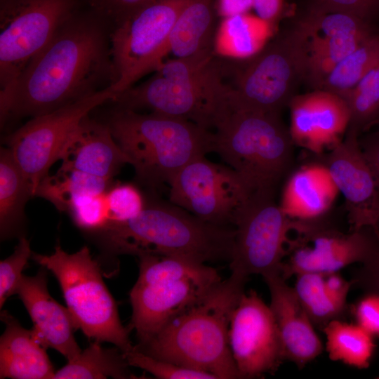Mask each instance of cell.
Instances as JSON below:
<instances>
[{"mask_svg":"<svg viewBox=\"0 0 379 379\" xmlns=\"http://www.w3.org/2000/svg\"><path fill=\"white\" fill-rule=\"evenodd\" d=\"M109 23L91 8L69 19L0 99L1 128L11 119L43 115L111 86Z\"/></svg>","mask_w":379,"mask_h":379,"instance_id":"obj_1","label":"cell"},{"mask_svg":"<svg viewBox=\"0 0 379 379\" xmlns=\"http://www.w3.org/2000/svg\"><path fill=\"white\" fill-rule=\"evenodd\" d=\"M212 128L213 151L237 173L249 195L275 194L292 172L295 144L279 114L237 105L226 86L216 103Z\"/></svg>","mask_w":379,"mask_h":379,"instance_id":"obj_2","label":"cell"},{"mask_svg":"<svg viewBox=\"0 0 379 379\" xmlns=\"http://www.w3.org/2000/svg\"><path fill=\"white\" fill-rule=\"evenodd\" d=\"M93 234L113 254L148 253L206 264L230 261L235 231L203 221L171 202L147 200L135 218L109 222Z\"/></svg>","mask_w":379,"mask_h":379,"instance_id":"obj_3","label":"cell"},{"mask_svg":"<svg viewBox=\"0 0 379 379\" xmlns=\"http://www.w3.org/2000/svg\"><path fill=\"white\" fill-rule=\"evenodd\" d=\"M245 284L230 277L196 305L135 348L154 358L210 373L216 379L241 378L232 355L230 314Z\"/></svg>","mask_w":379,"mask_h":379,"instance_id":"obj_4","label":"cell"},{"mask_svg":"<svg viewBox=\"0 0 379 379\" xmlns=\"http://www.w3.org/2000/svg\"><path fill=\"white\" fill-rule=\"evenodd\" d=\"M136 179L156 190L187 164L213 151V134L192 121L114 107L106 122Z\"/></svg>","mask_w":379,"mask_h":379,"instance_id":"obj_5","label":"cell"},{"mask_svg":"<svg viewBox=\"0 0 379 379\" xmlns=\"http://www.w3.org/2000/svg\"><path fill=\"white\" fill-rule=\"evenodd\" d=\"M223 81L237 105L279 114L304 84L306 37L295 17L261 48L244 58L220 54Z\"/></svg>","mask_w":379,"mask_h":379,"instance_id":"obj_6","label":"cell"},{"mask_svg":"<svg viewBox=\"0 0 379 379\" xmlns=\"http://www.w3.org/2000/svg\"><path fill=\"white\" fill-rule=\"evenodd\" d=\"M218 56L200 55L164 60L156 73L117 95V107L151 112L212 127L218 95L223 86Z\"/></svg>","mask_w":379,"mask_h":379,"instance_id":"obj_7","label":"cell"},{"mask_svg":"<svg viewBox=\"0 0 379 379\" xmlns=\"http://www.w3.org/2000/svg\"><path fill=\"white\" fill-rule=\"evenodd\" d=\"M32 259L56 277L77 329L94 341L112 343L124 353L134 347L131 330L121 322L117 302L88 246L68 253L58 244L52 254L33 253Z\"/></svg>","mask_w":379,"mask_h":379,"instance_id":"obj_8","label":"cell"},{"mask_svg":"<svg viewBox=\"0 0 379 379\" xmlns=\"http://www.w3.org/2000/svg\"><path fill=\"white\" fill-rule=\"evenodd\" d=\"M274 197L272 193H253L237 211L229 261L232 279L246 284L253 274L262 278L281 274L284 259L298 235L291 238V233L305 234L319 223L288 217Z\"/></svg>","mask_w":379,"mask_h":379,"instance_id":"obj_9","label":"cell"},{"mask_svg":"<svg viewBox=\"0 0 379 379\" xmlns=\"http://www.w3.org/2000/svg\"><path fill=\"white\" fill-rule=\"evenodd\" d=\"M81 0H0V99Z\"/></svg>","mask_w":379,"mask_h":379,"instance_id":"obj_10","label":"cell"},{"mask_svg":"<svg viewBox=\"0 0 379 379\" xmlns=\"http://www.w3.org/2000/svg\"><path fill=\"white\" fill-rule=\"evenodd\" d=\"M188 1L155 0L112 27L111 87L117 95L164 60L171 32Z\"/></svg>","mask_w":379,"mask_h":379,"instance_id":"obj_11","label":"cell"},{"mask_svg":"<svg viewBox=\"0 0 379 379\" xmlns=\"http://www.w3.org/2000/svg\"><path fill=\"white\" fill-rule=\"evenodd\" d=\"M117 94L111 86L47 114L31 118L4 139L30 184L33 194L48 175L72 133L80 121Z\"/></svg>","mask_w":379,"mask_h":379,"instance_id":"obj_12","label":"cell"},{"mask_svg":"<svg viewBox=\"0 0 379 379\" xmlns=\"http://www.w3.org/2000/svg\"><path fill=\"white\" fill-rule=\"evenodd\" d=\"M170 202L206 222L229 226L249 196L230 167L199 157L183 166L168 184Z\"/></svg>","mask_w":379,"mask_h":379,"instance_id":"obj_13","label":"cell"},{"mask_svg":"<svg viewBox=\"0 0 379 379\" xmlns=\"http://www.w3.org/2000/svg\"><path fill=\"white\" fill-rule=\"evenodd\" d=\"M228 339L241 378L274 374L286 360L273 313L254 290L244 291L232 310Z\"/></svg>","mask_w":379,"mask_h":379,"instance_id":"obj_14","label":"cell"},{"mask_svg":"<svg viewBox=\"0 0 379 379\" xmlns=\"http://www.w3.org/2000/svg\"><path fill=\"white\" fill-rule=\"evenodd\" d=\"M306 37L304 84L320 89L333 69L379 29L343 13L305 10L295 17Z\"/></svg>","mask_w":379,"mask_h":379,"instance_id":"obj_15","label":"cell"},{"mask_svg":"<svg viewBox=\"0 0 379 379\" xmlns=\"http://www.w3.org/2000/svg\"><path fill=\"white\" fill-rule=\"evenodd\" d=\"M379 250V237L370 227L345 234L324 222L296 237L281 277L287 280L305 272H333L355 262H369Z\"/></svg>","mask_w":379,"mask_h":379,"instance_id":"obj_16","label":"cell"},{"mask_svg":"<svg viewBox=\"0 0 379 379\" xmlns=\"http://www.w3.org/2000/svg\"><path fill=\"white\" fill-rule=\"evenodd\" d=\"M347 129L344 138L319 156L345 198L350 230L371 228L379 237V190L359 143Z\"/></svg>","mask_w":379,"mask_h":379,"instance_id":"obj_17","label":"cell"},{"mask_svg":"<svg viewBox=\"0 0 379 379\" xmlns=\"http://www.w3.org/2000/svg\"><path fill=\"white\" fill-rule=\"evenodd\" d=\"M217 285L206 286L190 279H164L139 273L129 293L132 315L128 325L135 331L138 344L149 340Z\"/></svg>","mask_w":379,"mask_h":379,"instance_id":"obj_18","label":"cell"},{"mask_svg":"<svg viewBox=\"0 0 379 379\" xmlns=\"http://www.w3.org/2000/svg\"><path fill=\"white\" fill-rule=\"evenodd\" d=\"M289 131L295 145L317 155L344 138L350 121L345 100L335 93L312 90L291 100Z\"/></svg>","mask_w":379,"mask_h":379,"instance_id":"obj_19","label":"cell"},{"mask_svg":"<svg viewBox=\"0 0 379 379\" xmlns=\"http://www.w3.org/2000/svg\"><path fill=\"white\" fill-rule=\"evenodd\" d=\"M45 270L42 267L34 276L22 274L15 294L25 307L33 323L32 329L41 344L55 350L69 361L82 350L74 335L77 328L68 308L51 295Z\"/></svg>","mask_w":379,"mask_h":379,"instance_id":"obj_20","label":"cell"},{"mask_svg":"<svg viewBox=\"0 0 379 379\" xmlns=\"http://www.w3.org/2000/svg\"><path fill=\"white\" fill-rule=\"evenodd\" d=\"M263 279L270 291V307L283 343L286 360L302 368L322 352L321 340L293 287L288 286L281 274Z\"/></svg>","mask_w":379,"mask_h":379,"instance_id":"obj_21","label":"cell"},{"mask_svg":"<svg viewBox=\"0 0 379 379\" xmlns=\"http://www.w3.org/2000/svg\"><path fill=\"white\" fill-rule=\"evenodd\" d=\"M62 166L112 180L126 164L121 150L107 123L89 114L72 133L60 154Z\"/></svg>","mask_w":379,"mask_h":379,"instance_id":"obj_22","label":"cell"},{"mask_svg":"<svg viewBox=\"0 0 379 379\" xmlns=\"http://www.w3.org/2000/svg\"><path fill=\"white\" fill-rule=\"evenodd\" d=\"M339 192L324 164H309L288 176L279 206L292 219L318 221L329 211Z\"/></svg>","mask_w":379,"mask_h":379,"instance_id":"obj_23","label":"cell"},{"mask_svg":"<svg viewBox=\"0 0 379 379\" xmlns=\"http://www.w3.org/2000/svg\"><path fill=\"white\" fill-rule=\"evenodd\" d=\"M6 328L0 338V378L48 379L55 371L32 329L25 328L8 311L1 312Z\"/></svg>","mask_w":379,"mask_h":379,"instance_id":"obj_24","label":"cell"},{"mask_svg":"<svg viewBox=\"0 0 379 379\" xmlns=\"http://www.w3.org/2000/svg\"><path fill=\"white\" fill-rule=\"evenodd\" d=\"M215 0H189L171 32L167 55L183 58L216 53Z\"/></svg>","mask_w":379,"mask_h":379,"instance_id":"obj_25","label":"cell"},{"mask_svg":"<svg viewBox=\"0 0 379 379\" xmlns=\"http://www.w3.org/2000/svg\"><path fill=\"white\" fill-rule=\"evenodd\" d=\"M32 187L8 147L0 150V236L2 241L24 236L25 208Z\"/></svg>","mask_w":379,"mask_h":379,"instance_id":"obj_26","label":"cell"},{"mask_svg":"<svg viewBox=\"0 0 379 379\" xmlns=\"http://www.w3.org/2000/svg\"><path fill=\"white\" fill-rule=\"evenodd\" d=\"M111 184L112 180L61 166L54 175L48 174L39 182L34 197L43 198L58 211L67 213L83 197L105 193Z\"/></svg>","mask_w":379,"mask_h":379,"instance_id":"obj_27","label":"cell"},{"mask_svg":"<svg viewBox=\"0 0 379 379\" xmlns=\"http://www.w3.org/2000/svg\"><path fill=\"white\" fill-rule=\"evenodd\" d=\"M93 341L73 360L55 372L53 379L137 378L129 369L124 352L117 347L105 348Z\"/></svg>","mask_w":379,"mask_h":379,"instance_id":"obj_28","label":"cell"},{"mask_svg":"<svg viewBox=\"0 0 379 379\" xmlns=\"http://www.w3.org/2000/svg\"><path fill=\"white\" fill-rule=\"evenodd\" d=\"M295 277L294 291L314 327L322 331L331 321L343 320L350 312L347 300L326 286L323 272L300 273Z\"/></svg>","mask_w":379,"mask_h":379,"instance_id":"obj_29","label":"cell"},{"mask_svg":"<svg viewBox=\"0 0 379 379\" xmlns=\"http://www.w3.org/2000/svg\"><path fill=\"white\" fill-rule=\"evenodd\" d=\"M322 331L326 337V351L331 360L357 368L369 366L375 345L373 336L359 325L334 320Z\"/></svg>","mask_w":379,"mask_h":379,"instance_id":"obj_30","label":"cell"},{"mask_svg":"<svg viewBox=\"0 0 379 379\" xmlns=\"http://www.w3.org/2000/svg\"><path fill=\"white\" fill-rule=\"evenodd\" d=\"M379 65V32L343 59L329 73L320 89L344 97L366 74Z\"/></svg>","mask_w":379,"mask_h":379,"instance_id":"obj_31","label":"cell"},{"mask_svg":"<svg viewBox=\"0 0 379 379\" xmlns=\"http://www.w3.org/2000/svg\"><path fill=\"white\" fill-rule=\"evenodd\" d=\"M350 113L348 128L359 135L379 119V65L366 74L344 97Z\"/></svg>","mask_w":379,"mask_h":379,"instance_id":"obj_32","label":"cell"},{"mask_svg":"<svg viewBox=\"0 0 379 379\" xmlns=\"http://www.w3.org/2000/svg\"><path fill=\"white\" fill-rule=\"evenodd\" d=\"M254 20L247 13L223 18L215 41L216 53L244 58L255 53Z\"/></svg>","mask_w":379,"mask_h":379,"instance_id":"obj_33","label":"cell"},{"mask_svg":"<svg viewBox=\"0 0 379 379\" xmlns=\"http://www.w3.org/2000/svg\"><path fill=\"white\" fill-rule=\"evenodd\" d=\"M109 222H125L135 218L146 206L147 199L133 184L112 185L105 193Z\"/></svg>","mask_w":379,"mask_h":379,"instance_id":"obj_34","label":"cell"},{"mask_svg":"<svg viewBox=\"0 0 379 379\" xmlns=\"http://www.w3.org/2000/svg\"><path fill=\"white\" fill-rule=\"evenodd\" d=\"M129 366L139 368L160 379H216L210 373L178 366L154 358L135 347L124 353Z\"/></svg>","mask_w":379,"mask_h":379,"instance_id":"obj_35","label":"cell"},{"mask_svg":"<svg viewBox=\"0 0 379 379\" xmlns=\"http://www.w3.org/2000/svg\"><path fill=\"white\" fill-rule=\"evenodd\" d=\"M105 193L84 197L69 208L67 213L79 228L93 234L107 225L109 214Z\"/></svg>","mask_w":379,"mask_h":379,"instance_id":"obj_36","label":"cell"},{"mask_svg":"<svg viewBox=\"0 0 379 379\" xmlns=\"http://www.w3.org/2000/svg\"><path fill=\"white\" fill-rule=\"evenodd\" d=\"M33 252L30 242L25 237H19L13 253L0 262V308L6 300L15 294L17 286L22 276V272L32 258Z\"/></svg>","mask_w":379,"mask_h":379,"instance_id":"obj_37","label":"cell"},{"mask_svg":"<svg viewBox=\"0 0 379 379\" xmlns=\"http://www.w3.org/2000/svg\"><path fill=\"white\" fill-rule=\"evenodd\" d=\"M305 10L350 14L379 29V0H308Z\"/></svg>","mask_w":379,"mask_h":379,"instance_id":"obj_38","label":"cell"},{"mask_svg":"<svg viewBox=\"0 0 379 379\" xmlns=\"http://www.w3.org/2000/svg\"><path fill=\"white\" fill-rule=\"evenodd\" d=\"M90 8L115 25L155 0H85Z\"/></svg>","mask_w":379,"mask_h":379,"instance_id":"obj_39","label":"cell"},{"mask_svg":"<svg viewBox=\"0 0 379 379\" xmlns=\"http://www.w3.org/2000/svg\"><path fill=\"white\" fill-rule=\"evenodd\" d=\"M350 312L358 325L373 336H379V295L365 293Z\"/></svg>","mask_w":379,"mask_h":379,"instance_id":"obj_40","label":"cell"},{"mask_svg":"<svg viewBox=\"0 0 379 379\" xmlns=\"http://www.w3.org/2000/svg\"><path fill=\"white\" fill-rule=\"evenodd\" d=\"M351 281L352 286L358 287L365 293L379 295V250L372 260L354 272Z\"/></svg>","mask_w":379,"mask_h":379,"instance_id":"obj_41","label":"cell"},{"mask_svg":"<svg viewBox=\"0 0 379 379\" xmlns=\"http://www.w3.org/2000/svg\"><path fill=\"white\" fill-rule=\"evenodd\" d=\"M359 143L379 190V124L360 135Z\"/></svg>","mask_w":379,"mask_h":379,"instance_id":"obj_42","label":"cell"},{"mask_svg":"<svg viewBox=\"0 0 379 379\" xmlns=\"http://www.w3.org/2000/svg\"><path fill=\"white\" fill-rule=\"evenodd\" d=\"M253 8L261 20L273 26L280 19L284 3L283 0H253Z\"/></svg>","mask_w":379,"mask_h":379,"instance_id":"obj_43","label":"cell"},{"mask_svg":"<svg viewBox=\"0 0 379 379\" xmlns=\"http://www.w3.org/2000/svg\"><path fill=\"white\" fill-rule=\"evenodd\" d=\"M253 8V0H215L217 15L222 19L247 13Z\"/></svg>","mask_w":379,"mask_h":379,"instance_id":"obj_44","label":"cell"},{"mask_svg":"<svg viewBox=\"0 0 379 379\" xmlns=\"http://www.w3.org/2000/svg\"><path fill=\"white\" fill-rule=\"evenodd\" d=\"M379 124V119H378V122H377V124H376L375 125H377V124Z\"/></svg>","mask_w":379,"mask_h":379,"instance_id":"obj_45","label":"cell"},{"mask_svg":"<svg viewBox=\"0 0 379 379\" xmlns=\"http://www.w3.org/2000/svg\"><path fill=\"white\" fill-rule=\"evenodd\" d=\"M377 378H379V377H378Z\"/></svg>","mask_w":379,"mask_h":379,"instance_id":"obj_46","label":"cell"}]
</instances>
